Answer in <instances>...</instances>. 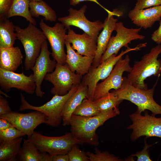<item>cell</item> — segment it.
Wrapping results in <instances>:
<instances>
[{"mask_svg": "<svg viewBox=\"0 0 161 161\" xmlns=\"http://www.w3.org/2000/svg\"><path fill=\"white\" fill-rule=\"evenodd\" d=\"M118 107L109 112L90 117L72 115L70 119L71 132L80 144L97 146L98 137L96 131L108 120L119 114Z\"/></svg>", "mask_w": 161, "mask_h": 161, "instance_id": "obj_1", "label": "cell"}, {"mask_svg": "<svg viewBox=\"0 0 161 161\" xmlns=\"http://www.w3.org/2000/svg\"><path fill=\"white\" fill-rule=\"evenodd\" d=\"M157 83L151 89H141L133 86L128 81L127 77H124L121 86L111 92L120 100H128L136 105L137 107V112L142 113L148 110L152 113V115L155 116L161 114V106L153 98Z\"/></svg>", "mask_w": 161, "mask_h": 161, "instance_id": "obj_2", "label": "cell"}, {"mask_svg": "<svg viewBox=\"0 0 161 161\" xmlns=\"http://www.w3.org/2000/svg\"><path fill=\"white\" fill-rule=\"evenodd\" d=\"M161 53V44L152 48L145 55L141 60L136 61L127 77L133 86L141 89H147L144 80L154 75L159 77L161 74V60L158 59Z\"/></svg>", "mask_w": 161, "mask_h": 161, "instance_id": "obj_3", "label": "cell"}, {"mask_svg": "<svg viewBox=\"0 0 161 161\" xmlns=\"http://www.w3.org/2000/svg\"><path fill=\"white\" fill-rule=\"evenodd\" d=\"M15 31L17 38L22 44L24 50L25 69L29 71L33 66L46 38L41 30L31 23L24 29L15 26Z\"/></svg>", "mask_w": 161, "mask_h": 161, "instance_id": "obj_4", "label": "cell"}, {"mask_svg": "<svg viewBox=\"0 0 161 161\" xmlns=\"http://www.w3.org/2000/svg\"><path fill=\"white\" fill-rule=\"evenodd\" d=\"M25 140L33 143L40 151L52 156L68 154L73 145L80 144L71 132L62 136L49 137L34 131Z\"/></svg>", "mask_w": 161, "mask_h": 161, "instance_id": "obj_5", "label": "cell"}, {"mask_svg": "<svg viewBox=\"0 0 161 161\" xmlns=\"http://www.w3.org/2000/svg\"><path fill=\"white\" fill-rule=\"evenodd\" d=\"M79 85H74L68 92L65 95H54L49 101L39 106H33L30 104L23 95L21 93V104L19 110H32L41 112L45 115L47 117V124L52 127L58 126L62 120L61 112L63 107L68 98L77 90Z\"/></svg>", "mask_w": 161, "mask_h": 161, "instance_id": "obj_6", "label": "cell"}, {"mask_svg": "<svg viewBox=\"0 0 161 161\" xmlns=\"http://www.w3.org/2000/svg\"><path fill=\"white\" fill-rule=\"evenodd\" d=\"M145 47L144 43L140 44L134 48H130L128 46L125 51L122 50L119 55H113L96 67L91 66L88 72L82 77L81 82L88 87L86 98L93 100L95 87L99 81L104 80L109 76L116 63L124 55L131 51L139 50Z\"/></svg>", "mask_w": 161, "mask_h": 161, "instance_id": "obj_7", "label": "cell"}, {"mask_svg": "<svg viewBox=\"0 0 161 161\" xmlns=\"http://www.w3.org/2000/svg\"><path fill=\"white\" fill-rule=\"evenodd\" d=\"M82 76L72 72L66 63H57L54 70L47 74L44 79L53 85L51 94L64 95L67 94L74 85H79L82 81Z\"/></svg>", "mask_w": 161, "mask_h": 161, "instance_id": "obj_8", "label": "cell"}, {"mask_svg": "<svg viewBox=\"0 0 161 161\" xmlns=\"http://www.w3.org/2000/svg\"><path fill=\"white\" fill-rule=\"evenodd\" d=\"M132 123L127 129L132 130L131 138L135 141L142 136L161 138V117L157 118L145 113L144 115L137 111L130 115Z\"/></svg>", "mask_w": 161, "mask_h": 161, "instance_id": "obj_9", "label": "cell"}, {"mask_svg": "<svg viewBox=\"0 0 161 161\" xmlns=\"http://www.w3.org/2000/svg\"><path fill=\"white\" fill-rule=\"evenodd\" d=\"M40 27L50 45L51 55L57 63L66 64V54L64 50L66 29L62 24L56 23L53 27L47 24L43 19L39 23Z\"/></svg>", "mask_w": 161, "mask_h": 161, "instance_id": "obj_10", "label": "cell"}, {"mask_svg": "<svg viewBox=\"0 0 161 161\" xmlns=\"http://www.w3.org/2000/svg\"><path fill=\"white\" fill-rule=\"evenodd\" d=\"M87 6L84 5L79 10L70 8L68 16L58 18L66 29L71 26L77 27L92 37L96 41L99 32L103 29V23L99 20L91 21L85 15Z\"/></svg>", "mask_w": 161, "mask_h": 161, "instance_id": "obj_11", "label": "cell"}, {"mask_svg": "<svg viewBox=\"0 0 161 161\" xmlns=\"http://www.w3.org/2000/svg\"><path fill=\"white\" fill-rule=\"evenodd\" d=\"M141 28H129L125 27L122 22H117L114 30L116 34L115 36H111L106 50L101 57L100 64L113 55H117L122 47H126L131 41L143 40L145 36L139 33Z\"/></svg>", "mask_w": 161, "mask_h": 161, "instance_id": "obj_12", "label": "cell"}, {"mask_svg": "<svg viewBox=\"0 0 161 161\" xmlns=\"http://www.w3.org/2000/svg\"><path fill=\"white\" fill-rule=\"evenodd\" d=\"M130 59L126 55L124 59L119 60L109 76L103 81L98 83L95 89L93 100L104 96L112 89L116 90L121 86L123 81V75L124 72H129L132 67L130 65Z\"/></svg>", "mask_w": 161, "mask_h": 161, "instance_id": "obj_13", "label": "cell"}, {"mask_svg": "<svg viewBox=\"0 0 161 161\" xmlns=\"http://www.w3.org/2000/svg\"><path fill=\"white\" fill-rule=\"evenodd\" d=\"M0 118L8 121L28 137H31L38 126L44 123L46 124L47 120L45 115L37 111L25 114L12 111L0 115Z\"/></svg>", "mask_w": 161, "mask_h": 161, "instance_id": "obj_14", "label": "cell"}, {"mask_svg": "<svg viewBox=\"0 0 161 161\" xmlns=\"http://www.w3.org/2000/svg\"><path fill=\"white\" fill-rule=\"evenodd\" d=\"M0 86L5 91L15 88L27 93L35 92L36 85L33 74L27 76L23 72L18 73L0 68Z\"/></svg>", "mask_w": 161, "mask_h": 161, "instance_id": "obj_15", "label": "cell"}, {"mask_svg": "<svg viewBox=\"0 0 161 161\" xmlns=\"http://www.w3.org/2000/svg\"><path fill=\"white\" fill-rule=\"evenodd\" d=\"M51 54L46 40L43 43L40 54L31 69L36 85L35 93L37 96L40 97H42L44 94L41 89L42 82L47 74L53 71L57 63L55 60L50 59Z\"/></svg>", "mask_w": 161, "mask_h": 161, "instance_id": "obj_16", "label": "cell"}, {"mask_svg": "<svg viewBox=\"0 0 161 161\" xmlns=\"http://www.w3.org/2000/svg\"><path fill=\"white\" fill-rule=\"evenodd\" d=\"M123 13L117 9H114L108 16L103 22L102 31L99 34L97 40V47L95 55L92 66L96 68L100 64L101 57L106 51L112 32L114 30L117 19L114 16H120Z\"/></svg>", "mask_w": 161, "mask_h": 161, "instance_id": "obj_17", "label": "cell"}, {"mask_svg": "<svg viewBox=\"0 0 161 161\" xmlns=\"http://www.w3.org/2000/svg\"><path fill=\"white\" fill-rule=\"evenodd\" d=\"M68 30L65 40L72 44V48L82 55L95 57L97 47V41L86 33L78 34L70 28Z\"/></svg>", "mask_w": 161, "mask_h": 161, "instance_id": "obj_18", "label": "cell"}, {"mask_svg": "<svg viewBox=\"0 0 161 161\" xmlns=\"http://www.w3.org/2000/svg\"><path fill=\"white\" fill-rule=\"evenodd\" d=\"M128 16L133 23L140 28H151L156 22L160 21L161 5L145 9L134 8L129 12Z\"/></svg>", "mask_w": 161, "mask_h": 161, "instance_id": "obj_19", "label": "cell"}, {"mask_svg": "<svg viewBox=\"0 0 161 161\" xmlns=\"http://www.w3.org/2000/svg\"><path fill=\"white\" fill-rule=\"evenodd\" d=\"M66 50L65 63L71 70L83 76L87 74L92 66L94 56L82 55L75 52L69 42H65Z\"/></svg>", "mask_w": 161, "mask_h": 161, "instance_id": "obj_20", "label": "cell"}, {"mask_svg": "<svg viewBox=\"0 0 161 161\" xmlns=\"http://www.w3.org/2000/svg\"><path fill=\"white\" fill-rule=\"evenodd\" d=\"M88 90L87 86L81 83L77 90L67 100L61 112L64 126L69 125L70 119L74 112L83 100L86 98Z\"/></svg>", "mask_w": 161, "mask_h": 161, "instance_id": "obj_21", "label": "cell"}, {"mask_svg": "<svg viewBox=\"0 0 161 161\" xmlns=\"http://www.w3.org/2000/svg\"><path fill=\"white\" fill-rule=\"evenodd\" d=\"M23 56L18 47L0 48V68L15 72L22 63Z\"/></svg>", "mask_w": 161, "mask_h": 161, "instance_id": "obj_22", "label": "cell"}, {"mask_svg": "<svg viewBox=\"0 0 161 161\" xmlns=\"http://www.w3.org/2000/svg\"><path fill=\"white\" fill-rule=\"evenodd\" d=\"M17 157L21 161H52V156L40 151L33 143L25 140Z\"/></svg>", "mask_w": 161, "mask_h": 161, "instance_id": "obj_23", "label": "cell"}, {"mask_svg": "<svg viewBox=\"0 0 161 161\" xmlns=\"http://www.w3.org/2000/svg\"><path fill=\"white\" fill-rule=\"evenodd\" d=\"M15 27L7 17L0 18V48L13 47L17 39Z\"/></svg>", "mask_w": 161, "mask_h": 161, "instance_id": "obj_24", "label": "cell"}, {"mask_svg": "<svg viewBox=\"0 0 161 161\" xmlns=\"http://www.w3.org/2000/svg\"><path fill=\"white\" fill-rule=\"evenodd\" d=\"M22 140L21 137L11 140L0 141V161L16 160Z\"/></svg>", "mask_w": 161, "mask_h": 161, "instance_id": "obj_25", "label": "cell"}, {"mask_svg": "<svg viewBox=\"0 0 161 161\" xmlns=\"http://www.w3.org/2000/svg\"><path fill=\"white\" fill-rule=\"evenodd\" d=\"M29 8L32 17L39 18L40 16H42L44 17L45 20L51 22H54L57 19L55 11L43 0L30 1Z\"/></svg>", "mask_w": 161, "mask_h": 161, "instance_id": "obj_26", "label": "cell"}, {"mask_svg": "<svg viewBox=\"0 0 161 161\" xmlns=\"http://www.w3.org/2000/svg\"><path fill=\"white\" fill-rule=\"evenodd\" d=\"M29 0H13L8 10L7 18L20 16L24 18L30 23L36 25L35 20L31 16L30 11Z\"/></svg>", "mask_w": 161, "mask_h": 161, "instance_id": "obj_27", "label": "cell"}, {"mask_svg": "<svg viewBox=\"0 0 161 161\" xmlns=\"http://www.w3.org/2000/svg\"><path fill=\"white\" fill-rule=\"evenodd\" d=\"M94 101L102 113L109 112L118 107L122 101L112 92Z\"/></svg>", "mask_w": 161, "mask_h": 161, "instance_id": "obj_28", "label": "cell"}, {"mask_svg": "<svg viewBox=\"0 0 161 161\" xmlns=\"http://www.w3.org/2000/svg\"><path fill=\"white\" fill-rule=\"evenodd\" d=\"M94 100L84 99L74 112L72 115L90 117L101 114Z\"/></svg>", "mask_w": 161, "mask_h": 161, "instance_id": "obj_29", "label": "cell"}, {"mask_svg": "<svg viewBox=\"0 0 161 161\" xmlns=\"http://www.w3.org/2000/svg\"><path fill=\"white\" fill-rule=\"evenodd\" d=\"M95 153H86L89 161H122L119 157L110 154L107 151L101 152L97 148L95 149Z\"/></svg>", "mask_w": 161, "mask_h": 161, "instance_id": "obj_30", "label": "cell"}, {"mask_svg": "<svg viewBox=\"0 0 161 161\" xmlns=\"http://www.w3.org/2000/svg\"><path fill=\"white\" fill-rule=\"evenodd\" d=\"M25 135L22 131L12 127L0 131V141L11 140Z\"/></svg>", "mask_w": 161, "mask_h": 161, "instance_id": "obj_31", "label": "cell"}, {"mask_svg": "<svg viewBox=\"0 0 161 161\" xmlns=\"http://www.w3.org/2000/svg\"><path fill=\"white\" fill-rule=\"evenodd\" d=\"M69 161H89L88 157L83 151L74 145L68 154Z\"/></svg>", "mask_w": 161, "mask_h": 161, "instance_id": "obj_32", "label": "cell"}, {"mask_svg": "<svg viewBox=\"0 0 161 161\" xmlns=\"http://www.w3.org/2000/svg\"><path fill=\"white\" fill-rule=\"evenodd\" d=\"M152 145L147 144L146 140H145V145L143 149L136 153L132 155L131 156L136 157L137 161H151L149 153V148Z\"/></svg>", "mask_w": 161, "mask_h": 161, "instance_id": "obj_33", "label": "cell"}, {"mask_svg": "<svg viewBox=\"0 0 161 161\" xmlns=\"http://www.w3.org/2000/svg\"><path fill=\"white\" fill-rule=\"evenodd\" d=\"M160 5V0H137L134 8L142 10Z\"/></svg>", "mask_w": 161, "mask_h": 161, "instance_id": "obj_34", "label": "cell"}, {"mask_svg": "<svg viewBox=\"0 0 161 161\" xmlns=\"http://www.w3.org/2000/svg\"><path fill=\"white\" fill-rule=\"evenodd\" d=\"M13 0H0V18L7 17Z\"/></svg>", "mask_w": 161, "mask_h": 161, "instance_id": "obj_35", "label": "cell"}, {"mask_svg": "<svg viewBox=\"0 0 161 161\" xmlns=\"http://www.w3.org/2000/svg\"><path fill=\"white\" fill-rule=\"evenodd\" d=\"M12 111L7 100L0 95V115L9 113Z\"/></svg>", "mask_w": 161, "mask_h": 161, "instance_id": "obj_36", "label": "cell"}, {"mask_svg": "<svg viewBox=\"0 0 161 161\" xmlns=\"http://www.w3.org/2000/svg\"><path fill=\"white\" fill-rule=\"evenodd\" d=\"M151 38L158 44L161 43V20L160 21L159 27L152 34Z\"/></svg>", "mask_w": 161, "mask_h": 161, "instance_id": "obj_37", "label": "cell"}, {"mask_svg": "<svg viewBox=\"0 0 161 161\" xmlns=\"http://www.w3.org/2000/svg\"><path fill=\"white\" fill-rule=\"evenodd\" d=\"M90 1L95 2L96 4L99 5L101 7L104 9L108 13L110 12V11L108 10L102 6L98 1V0H69V3L70 5L73 6H75L80 3L84 1Z\"/></svg>", "mask_w": 161, "mask_h": 161, "instance_id": "obj_38", "label": "cell"}, {"mask_svg": "<svg viewBox=\"0 0 161 161\" xmlns=\"http://www.w3.org/2000/svg\"><path fill=\"white\" fill-rule=\"evenodd\" d=\"M52 161H69L68 154H58L52 156Z\"/></svg>", "mask_w": 161, "mask_h": 161, "instance_id": "obj_39", "label": "cell"}, {"mask_svg": "<svg viewBox=\"0 0 161 161\" xmlns=\"http://www.w3.org/2000/svg\"><path fill=\"white\" fill-rule=\"evenodd\" d=\"M14 127L12 124L7 120L0 118V131Z\"/></svg>", "mask_w": 161, "mask_h": 161, "instance_id": "obj_40", "label": "cell"}, {"mask_svg": "<svg viewBox=\"0 0 161 161\" xmlns=\"http://www.w3.org/2000/svg\"><path fill=\"white\" fill-rule=\"evenodd\" d=\"M30 1H39L42 0H29Z\"/></svg>", "mask_w": 161, "mask_h": 161, "instance_id": "obj_41", "label": "cell"}, {"mask_svg": "<svg viewBox=\"0 0 161 161\" xmlns=\"http://www.w3.org/2000/svg\"><path fill=\"white\" fill-rule=\"evenodd\" d=\"M160 2L161 5V0H160Z\"/></svg>", "mask_w": 161, "mask_h": 161, "instance_id": "obj_42", "label": "cell"}]
</instances>
